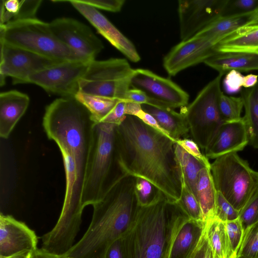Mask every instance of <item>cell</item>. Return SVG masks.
<instances>
[{
  "label": "cell",
  "mask_w": 258,
  "mask_h": 258,
  "mask_svg": "<svg viewBox=\"0 0 258 258\" xmlns=\"http://www.w3.org/2000/svg\"><path fill=\"white\" fill-rule=\"evenodd\" d=\"M238 218L243 230V239L248 231L258 223V190L239 211Z\"/></svg>",
  "instance_id": "32"
},
{
  "label": "cell",
  "mask_w": 258,
  "mask_h": 258,
  "mask_svg": "<svg viewBox=\"0 0 258 258\" xmlns=\"http://www.w3.org/2000/svg\"><path fill=\"white\" fill-rule=\"evenodd\" d=\"M0 42L60 62L91 61L62 43L52 32L49 23L36 18L0 26Z\"/></svg>",
  "instance_id": "6"
},
{
  "label": "cell",
  "mask_w": 258,
  "mask_h": 258,
  "mask_svg": "<svg viewBox=\"0 0 258 258\" xmlns=\"http://www.w3.org/2000/svg\"><path fill=\"white\" fill-rule=\"evenodd\" d=\"M136 177L121 173L103 198L92 205L91 223L81 239L64 258H105L110 245L122 237L133 225L139 205Z\"/></svg>",
  "instance_id": "2"
},
{
  "label": "cell",
  "mask_w": 258,
  "mask_h": 258,
  "mask_svg": "<svg viewBox=\"0 0 258 258\" xmlns=\"http://www.w3.org/2000/svg\"><path fill=\"white\" fill-rule=\"evenodd\" d=\"M188 218L177 203L157 189L150 204L139 205L133 225L122 237L123 258H168L175 233Z\"/></svg>",
  "instance_id": "3"
},
{
  "label": "cell",
  "mask_w": 258,
  "mask_h": 258,
  "mask_svg": "<svg viewBox=\"0 0 258 258\" xmlns=\"http://www.w3.org/2000/svg\"><path fill=\"white\" fill-rule=\"evenodd\" d=\"M185 151L201 162L206 167L210 168L211 163L206 156L200 150L197 143L188 138L179 139L175 142Z\"/></svg>",
  "instance_id": "39"
},
{
  "label": "cell",
  "mask_w": 258,
  "mask_h": 258,
  "mask_svg": "<svg viewBox=\"0 0 258 258\" xmlns=\"http://www.w3.org/2000/svg\"><path fill=\"white\" fill-rule=\"evenodd\" d=\"M174 149L181 180L185 182L196 197V185L199 174L205 166L176 142Z\"/></svg>",
  "instance_id": "28"
},
{
  "label": "cell",
  "mask_w": 258,
  "mask_h": 258,
  "mask_svg": "<svg viewBox=\"0 0 258 258\" xmlns=\"http://www.w3.org/2000/svg\"><path fill=\"white\" fill-rule=\"evenodd\" d=\"M224 222L231 248L237 258L243 237V230L241 223L238 218L234 220Z\"/></svg>",
  "instance_id": "33"
},
{
  "label": "cell",
  "mask_w": 258,
  "mask_h": 258,
  "mask_svg": "<svg viewBox=\"0 0 258 258\" xmlns=\"http://www.w3.org/2000/svg\"><path fill=\"white\" fill-rule=\"evenodd\" d=\"M239 213L220 192L217 191L214 216L226 222L237 219Z\"/></svg>",
  "instance_id": "34"
},
{
  "label": "cell",
  "mask_w": 258,
  "mask_h": 258,
  "mask_svg": "<svg viewBox=\"0 0 258 258\" xmlns=\"http://www.w3.org/2000/svg\"><path fill=\"white\" fill-rule=\"evenodd\" d=\"M125 101L134 102L140 104L149 103V99L143 91L133 88H130L127 92Z\"/></svg>",
  "instance_id": "45"
},
{
  "label": "cell",
  "mask_w": 258,
  "mask_h": 258,
  "mask_svg": "<svg viewBox=\"0 0 258 258\" xmlns=\"http://www.w3.org/2000/svg\"><path fill=\"white\" fill-rule=\"evenodd\" d=\"M134 116L139 118L147 125L153 127L156 130L171 138L168 133L166 132L159 124L156 119L152 115L144 111L142 109V107L137 111Z\"/></svg>",
  "instance_id": "44"
},
{
  "label": "cell",
  "mask_w": 258,
  "mask_h": 258,
  "mask_svg": "<svg viewBox=\"0 0 258 258\" xmlns=\"http://www.w3.org/2000/svg\"><path fill=\"white\" fill-rule=\"evenodd\" d=\"M238 258H246V257H243V256H239V257H238Z\"/></svg>",
  "instance_id": "51"
},
{
  "label": "cell",
  "mask_w": 258,
  "mask_h": 258,
  "mask_svg": "<svg viewBox=\"0 0 258 258\" xmlns=\"http://www.w3.org/2000/svg\"><path fill=\"white\" fill-rule=\"evenodd\" d=\"M0 43L1 86L5 84L7 77L12 78L14 84L28 83L32 75L62 62L26 49Z\"/></svg>",
  "instance_id": "12"
},
{
  "label": "cell",
  "mask_w": 258,
  "mask_h": 258,
  "mask_svg": "<svg viewBox=\"0 0 258 258\" xmlns=\"http://www.w3.org/2000/svg\"><path fill=\"white\" fill-rule=\"evenodd\" d=\"M30 252H24L22 253H20L13 256H11L10 257H7L5 258H29Z\"/></svg>",
  "instance_id": "50"
},
{
  "label": "cell",
  "mask_w": 258,
  "mask_h": 258,
  "mask_svg": "<svg viewBox=\"0 0 258 258\" xmlns=\"http://www.w3.org/2000/svg\"><path fill=\"white\" fill-rule=\"evenodd\" d=\"M56 37L84 58L92 61L103 49L101 41L84 24L70 18H60L49 23Z\"/></svg>",
  "instance_id": "14"
},
{
  "label": "cell",
  "mask_w": 258,
  "mask_h": 258,
  "mask_svg": "<svg viewBox=\"0 0 258 258\" xmlns=\"http://www.w3.org/2000/svg\"><path fill=\"white\" fill-rule=\"evenodd\" d=\"M216 52L243 51L258 54V23H247L220 40Z\"/></svg>",
  "instance_id": "23"
},
{
  "label": "cell",
  "mask_w": 258,
  "mask_h": 258,
  "mask_svg": "<svg viewBox=\"0 0 258 258\" xmlns=\"http://www.w3.org/2000/svg\"><path fill=\"white\" fill-rule=\"evenodd\" d=\"M204 232L214 258H236L231 248L224 222L215 216L205 221Z\"/></svg>",
  "instance_id": "25"
},
{
  "label": "cell",
  "mask_w": 258,
  "mask_h": 258,
  "mask_svg": "<svg viewBox=\"0 0 258 258\" xmlns=\"http://www.w3.org/2000/svg\"><path fill=\"white\" fill-rule=\"evenodd\" d=\"M75 98L90 112L95 123L100 122L120 100L78 92Z\"/></svg>",
  "instance_id": "29"
},
{
  "label": "cell",
  "mask_w": 258,
  "mask_h": 258,
  "mask_svg": "<svg viewBox=\"0 0 258 258\" xmlns=\"http://www.w3.org/2000/svg\"><path fill=\"white\" fill-rule=\"evenodd\" d=\"M239 256L258 258V223L252 227L244 236L238 257Z\"/></svg>",
  "instance_id": "35"
},
{
  "label": "cell",
  "mask_w": 258,
  "mask_h": 258,
  "mask_svg": "<svg viewBox=\"0 0 258 258\" xmlns=\"http://www.w3.org/2000/svg\"><path fill=\"white\" fill-rule=\"evenodd\" d=\"M251 12L222 16L194 36L206 39L216 45L220 40L248 23L250 22Z\"/></svg>",
  "instance_id": "24"
},
{
  "label": "cell",
  "mask_w": 258,
  "mask_h": 258,
  "mask_svg": "<svg viewBox=\"0 0 258 258\" xmlns=\"http://www.w3.org/2000/svg\"><path fill=\"white\" fill-rule=\"evenodd\" d=\"M223 76L219 74L200 91L191 103L181 109L186 118L192 139L204 151L224 122L219 110Z\"/></svg>",
  "instance_id": "8"
},
{
  "label": "cell",
  "mask_w": 258,
  "mask_h": 258,
  "mask_svg": "<svg viewBox=\"0 0 258 258\" xmlns=\"http://www.w3.org/2000/svg\"><path fill=\"white\" fill-rule=\"evenodd\" d=\"M257 23H258V22H257Z\"/></svg>",
  "instance_id": "52"
},
{
  "label": "cell",
  "mask_w": 258,
  "mask_h": 258,
  "mask_svg": "<svg viewBox=\"0 0 258 258\" xmlns=\"http://www.w3.org/2000/svg\"><path fill=\"white\" fill-rule=\"evenodd\" d=\"M215 46L211 41L196 36L181 41L164 56V68L169 76H175L188 68L204 62L216 53Z\"/></svg>",
  "instance_id": "15"
},
{
  "label": "cell",
  "mask_w": 258,
  "mask_h": 258,
  "mask_svg": "<svg viewBox=\"0 0 258 258\" xmlns=\"http://www.w3.org/2000/svg\"><path fill=\"white\" fill-rule=\"evenodd\" d=\"M172 139L127 115L115 128L117 166L122 174L145 179L173 203L180 199L181 176Z\"/></svg>",
  "instance_id": "1"
},
{
  "label": "cell",
  "mask_w": 258,
  "mask_h": 258,
  "mask_svg": "<svg viewBox=\"0 0 258 258\" xmlns=\"http://www.w3.org/2000/svg\"><path fill=\"white\" fill-rule=\"evenodd\" d=\"M248 143L247 130L243 117L239 120L224 122L205 151V155L208 159H215L241 151Z\"/></svg>",
  "instance_id": "18"
},
{
  "label": "cell",
  "mask_w": 258,
  "mask_h": 258,
  "mask_svg": "<svg viewBox=\"0 0 258 258\" xmlns=\"http://www.w3.org/2000/svg\"><path fill=\"white\" fill-rule=\"evenodd\" d=\"M189 258H214L211 246L204 232L199 243Z\"/></svg>",
  "instance_id": "43"
},
{
  "label": "cell",
  "mask_w": 258,
  "mask_h": 258,
  "mask_svg": "<svg viewBox=\"0 0 258 258\" xmlns=\"http://www.w3.org/2000/svg\"><path fill=\"white\" fill-rule=\"evenodd\" d=\"M176 203L190 219L204 221L198 200L182 180H181L180 197L179 200Z\"/></svg>",
  "instance_id": "31"
},
{
  "label": "cell",
  "mask_w": 258,
  "mask_h": 258,
  "mask_svg": "<svg viewBox=\"0 0 258 258\" xmlns=\"http://www.w3.org/2000/svg\"><path fill=\"white\" fill-rule=\"evenodd\" d=\"M82 2L96 9H100L112 12H119L124 4V0H81Z\"/></svg>",
  "instance_id": "42"
},
{
  "label": "cell",
  "mask_w": 258,
  "mask_h": 258,
  "mask_svg": "<svg viewBox=\"0 0 258 258\" xmlns=\"http://www.w3.org/2000/svg\"><path fill=\"white\" fill-rule=\"evenodd\" d=\"M216 194L210 168L205 167L200 171L196 185V198L204 221L214 216Z\"/></svg>",
  "instance_id": "26"
},
{
  "label": "cell",
  "mask_w": 258,
  "mask_h": 258,
  "mask_svg": "<svg viewBox=\"0 0 258 258\" xmlns=\"http://www.w3.org/2000/svg\"><path fill=\"white\" fill-rule=\"evenodd\" d=\"M38 237L25 223L13 216L0 214V258L37 248Z\"/></svg>",
  "instance_id": "16"
},
{
  "label": "cell",
  "mask_w": 258,
  "mask_h": 258,
  "mask_svg": "<svg viewBox=\"0 0 258 258\" xmlns=\"http://www.w3.org/2000/svg\"><path fill=\"white\" fill-rule=\"evenodd\" d=\"M125 101L119 100L114 108L100 122L120 125L125 119Z\"/></svg>",
  "instance_id": "41"
},
{
  "label": "cell",
  "mask_w": 258,
  "mask_h": 258,
  "mask_svg": "<svg viewBox=\"0 0 258 258\" xmlns=\"http://www.w3.org/2000/svg\"><path fill=\"white\" fill-rule=\"evenodd\" d=\"M244 107L241 97L221 95L219 101V110L224 122L234 121L241 119L242 110Z\"/></svg>",
  "instance_id": "30"
},
{
  "label": "cell",
  "mask_w": 258,
  "mask_h": 258,
  "mask_svg": "<svg viewBox=\"0 0 258 258\" xmlns=\"http://www.w3.org/2000/svg\"><path fill=\"white\" fill-rule=\"evenodd\" d=\"M133 70L124 58L94 59L80 81L79 92L125 100Z\"/></svg>",
  "instance_id": "9"
},
{
  "label": "cell",
  "mask_w": 258,
  "mask_h": 258,
  "mask_svg": "<svg viewBox=\"0 0 258 258\" xmlns=\"http://www.w3.org/2000/svg\"><path fill=\"white\" fill-rule=\"evenodd\" d=\"M26 94L11 90L0 94V136L8 139L29 104Z\"/></svg>",
  "instance_id": "19"
},
{
  "label": "cell",
  "mask_w": 258,
  "mask_h": 258,
  "mask_svg": "<svg viewBox=\"0 0 258 258\" xmlns=\"http://www.w3.org/2000/svg\"><path fill=\"white\" fill-rule=\"evenodd\" d=\"M210 170L216 190L239 212L258 190V171L237 153L215 159Z\"/></svg>",
  "instance_id": "7"
},
{
  "label": "cell",
  "mask_w": 258,
  "mask_h": 258,
  "mask_svg": "<svg viewBox=\"0 0 258 258\" xmlns=\"http://www.w3.org/2000/svg\"><path fill=\"white\" fill-rule=\"evenodd\" d=\"M205 221L186 219L176 230L170 246L168 258H189L203 235Z\"/></svg>",
  "instance_id": "20"
},
{
  "label": "cell",
  "mask_w": 258,
  "mask_h": 258,
  "mask_svg": "<svg viewBox=\"0 0 258 258\" xmlns=\"http://www.w3.org/2000/svg\"><path fill=\"white\" fill-rule=\"evenodd\" d=\"M105 258H123L122 237L110 245L106 251Z\"/></svg>",
  "instance_id": "46"
},
{
  "label": "cell",
  "mask_w": 258,
  "mask_h": 258,
  "mask_svg": "<svg viewBox=\"0 0 258 258\" xmlns=\"http://www.w3.org/2000/svg\"><path fill=\"white\" fill-rule=\"evenodd\" d=\"M258 6V0H228L223 16L251 12Z\"/></svg>",
  "instance_id": "37"
},
{
  "label": "cell",
  "mask_w": 258,
  "mask_h": 258,
  "mask_svg": "<svg viewBox=\"0 0 258 258\" xmlns=\"http://www.w3.org/2000/svg\"><path fill=\"white\" fill-rule=\"evenodd\" d=\"M258 83V75L248 74L244 76L242 87L246 89L251 88Z\"/></svg>",
  "instance_id": "48"
},
{
  "label": "cell",
  "mask_w": 258,
  "mask_h": 258,
  "mask_svg": "<svg viewBox=\"0 0 258 258\" xmlns=\"http://www.w3.org/2000/svg\"><path fill=\"white\" fill-rule=\"evenodd\" d=\"M42 2L41 0H21L19 10L11 22L36 18Z\"/></svg>",
  "instance_id": "38"
},
{
  "label": "cell",
  "mask_w": 258,
  "mask_h": 258,
  "mask_svg": "<svg viewBox=\"0 0 258 258\" xmlns=\"http://www.w3.org/2000/svg\"><path fill=\"white\" fill-rule=\"evenodd\" d=\"M29 258H64L62 255L49 252L42 248H36L30 252Z\"/></svg>",
  "instance_id": "47"
},
{
  "label": "cell",
  "mask_w": 258,
  "mask_h": 258,
  "mask_svg": "<svg viewBox=\"0 0 258 258\" xmlns=\"http://www.w3.org/2000/svg\"><path fill=\"white\" fill-rule=\"evenodd\" d=\"M71 5L82 14L114 47L130 60L137 62L140 56L132 42L117 29L97 9L81 0H71Z\"/></svg>",
  "instance_id": "17"
},
{
  "label": "cell",
  "mask_w": 258,
  "mask_h": 258,
  "mask_svg": "<svg viewBox=\"0 0 258 258\" xmlns=\"http://www.w3.org/2000/svg\"><path fill=\"white\" fill-rule=\"evenodd\" d=\"M116 126L104 122L93 125L82 192L83 208L100 201L121 174L115 171H119L115 148Z\"/></svg>",
  "instance_id": "5"
},
{
  "label": "cell",
  "mask_w": 258,
  "mask_h": 258,
  "mask_svg": "<svg viewBox=\"0 0 258 258\" xmlns=\"http://www.w3.org/2000/svg\"><path fill=\"white\" fill-rule=\"evenodd\" d=\"M241 97L245 110L243 117L247 130L248 144L258 149V83L253 87L243 89Z\"/></svg>",
  "instance_id": "27"
},
{
  "label": "cell",
  "mask_w": 258,
  "mask_h": 258,
  "mask_svg": "<svg viewBox=\"0 0 258 258\" xmlns=\"http://www.w3.org/2000/svg\"><path fill=\"white\" fill-rule=\"evenodd\" d=\"M130 87L143 91L149 103L171 109L188 105L189 95L174 82L153 72L143 69H134L130 79Z\"/></svg>",
  "instance_id": "10"
},
{
  "label": "cell",
  "mask_w": 258,
  "mask_h": 258,
  "mask_svg": "<svg viewBox=\"0 0 258 258\" xmlns=\"http://www.w3.org/2000/svg\"><path fill=\"white\" fill-rule=\"evenodd\" d=\"M91 61L60 62L32 75L28 83L37 85L48 93L62 97H75L79 92L80 81Z\"/></svg>",
  "instance_id": "11"
},
{
  "label": "cell",
  "mask_w": 258,
  "mask_h": 258,
  "mask_svg": "<svg viewBox=\"0 0 258 258\" xmlns=\"http://www.w3.org/2000/svg\"><path fill=\"white\" fill-rule=\"evenodd\" d=\"M204 63L223 75L231 70L258 71V54L243 51L216 52Z\"/></svg>",
  "instance_id": "21"
},
{
  "label": "cell",
  "mask_w": 258,
  "mask_h": 258,
  "mask_svg": "<svg viewBox=\"0 0 258 258\" xmlns=\"http://www.w3.org/2000/svg\"><path fill=\"white\" fill-rule=\"evenodd\" d=\"M258 22V6L251 12L249 23Z\"/></svg>",
  "instance_id": "49"
},
{
  "label": "cell",
  "mask_w": 258,
  "mask_h": 258,
  "mask_svg": "<svg viewBox=\"0 0 258 258\" xmlns=\"http://www.w3.org/2000/svg\"><path fill=\"white\" fill-rule=\"evenodd\" d=\"M244 76L235 70L228 72L223 79L224 90L228 94H234L239 92L243 85Z\"/></svg>",
  "instance_id": "40"
},
{
  "label": "cell",
  "mask_w": 258,
  "mask_h": 258,
  "mask_svg": "<svg viewBox=\"0 0 258 258\" xmlns=\"http://www.w3.org/2000/svg\"><path fill=\"white\" fill-rule=\"evenodd\" d=\"M95 123L89 111L75 97L54 100L46 107L42 119L48 138L73 158L81 195Z\"/></svg>",
  "instance_id": "4"
},
{
  "label": "cell",
  "mask_w": 258,
  "mask_h": 258,
  "mask_svg": "<svg viewBox=\"0 0 258 258\" xmlns=\"http://www.w3.org/2000/svg\"><path fill=\"white\" fill-rule=\"evenodd\" d=\"M228 1H178L177 10L181 41L192 37L223 16Z\"/></svg>",
  "instance_id": "13"
},
{
  "label": "cell",
  "mask_w": 258,
  "mask_h": 258,
  "mask_svg": "<svg viewBox=\"0 0 258 258\" xmlns=\"http://www.w3.org/2000/svg\"><path fill=\"white\" fill-rule=\"evenodd\" d=\"M141 107L156 119L174 141L189 137L188 124L182 111L177 112L170 108L147 104H141Z\"/></svg>",
  "instance_id": "22"
},
{
  "label": "cell",
  "mask_w": 258,
  "mask_h": 258,
  "mask_svg": "<svg viewBox=\"0 0 258 258\" xmlns=\"http://www.w3.org/2000/svg\"><path fill=\"white\" fill-rule=\"evenodd\" d=\"M157 189L147 180L136 177L135 194L138 205L144 206L150 204L153 200Z\"/></svg>",
  "instance_id": "36"
}]
</instances>
